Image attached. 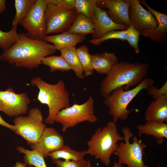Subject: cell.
Here are the masks:
<instances>
[{"mask_svg": "<svg viewBox=\"0 0 167 167\" xmlns=\"http://www.w3.org/2000/svg\"><path fill=\"white\" fill-rule=\"evenodd\" d=\"M123 140V137L118 132L116 123L109 121L103 128H98L87 141V154L108 166L111 156L119 146L118 142Z\"/></svg>", "mask_w": 167, "mask_h": 167, "instance_id": "obj_4", "label": "cell"}, {"mask_svg": "<svg viewBox=\"0 0 167 167\" xmlns=\"http://www.w3.org/2000/svg\"><path fill=\"white\" fill-rule=\"evenodd\" d=\"M27 165L25 163L17 161L13 167H26Z\"/></svg>", "mask_w": 167, "mask_h": 167, "instance_id": "obj_38", "label": "cell"}, {"mask_svg": "<svg viewBox=\"0 0 167 167\" xmlns=\"http://www.w3.org/2000/svg\"><path fill=\"white\" fill-rule=\"evenodd\" d=\"M146 6L156 19L158 25L155 29L140 32L144 36L149 37L151 41L157 43L165 44L167 41V15L160 12L152 8L144 0L140 1Z\"/></svg>", "mask_w": 167, "mask_h": 167, "instance_id": "obj_16", "label": "cell"}, {"mask_svg": "<svg viewBox=\"0 0 167 167\" xmlns=\"http://www.w3.org/2000/svg\"><path fill=\"white\" fill-rule=\"evenodd\" d=\"M94 103L93 98L91 96L82 104L74 103L59 111L55 117V122L62 125L63 132L84 122L94 123L97 118L94 114Z\"/></svg>", "mask_w": 167, "mask_h": 167, "instance_id": "obj_7", "label": "cell"}, {"mask_svg": "<svg viewBox=\"0 0 167 167\" xmlns=\"http://www.w3.org/2000/svg\"><path fill=\"white\" fill-rule=\"evenodd\" d=\"M30 102L26 93H17L11 87L4 91H0V111L9 117L26 114Z\"/></svg>", "mask_w": 167, "mask_h": 167, "instance_id": "obj_11", "label": "cell"}, {"mask_svg": "<svg viewBox=\"0 0 167 167\" xmlns=\"http://www.w3.org/2000/svg\"><path fill=\"white\" fill-rule=\"evenodd\" d=\"M64 144L62 136L53 127H46L37 141L30 144L32 150H36L47 158L48 154L62 147Z\"/></svg>", "mask_w": 167, "mask_h": 167, "instance_id": "obj_13", "label": "cell"}, {"mask_svg": "<svg viewBox=\"0 0 167 167\" xmlns=\"http://www.w3.org/2000/svg\"><path fill=\"white\" fill-rule=\"evenodd\" d=\"M36 0H15V13L13 19L12 28H17L18 24L26 17Z\"/></svg>", "mask_w": 167, "mask_h": 167, "instance_id": "obj_25", "label": "cell"}, {"mask_svg": "<svg viewBox=\"0 0 167 167\" xmlns=\"http://www.w3.org/2000/svg\"><path fill=\"white\" fill-rule=\"evenodd\" d=\"M148 64L118 62L100 83V92L105 98L114 89L123 87L125 91L139 84L148 74Z\"/></svg>", "mask_w": 167, "mask_h": 167, "instance_id": "obj_2", "label": "cell"}, {"mask_svg": "<svg viewBox=\"0 0 167 167\" xmlns=\"http://www.w3.org/2000/svg\"><path fill=\"white\" fill-rule=\"evenodd\" d=\"M154 84L151 78H145L134 88L127 91L123 87L114 89L108 96L104 98V103L109 108L108 114L111 116L112 121L116 123L119 119L124 121L131 113L137 111V109H127L130 102L142 90H147Z\"/></svg>", "mask_w": 167, "mask_h": 167, "instance_id": "obj_5", "label": "cell"}, {"mask_svg": "<svg viewBox=\"0 0 167 167\" xmlns=\"http://www.w3.org/2000/svg\"><path fill=\"white\" fill-rule=\"evenodd\" d=\"M122 131L124 135L125 142H119L114 153L118 157V162L126 164L128 167H148V165L144 164L143 160L146 144L136 135L133 138V142L131 143L130 140L133 135L129 127H123Z\"/></svg>", "mask_w": 167, "mask_h": 167, "instance_id": "obj_6", "label": "cell"}, {"mask_svg": "<svg viewBox=\"0 0 167 167\" xmlns=\"http://www.w3.org/2000/svg\"><path fill=\"white\" fill-rule=\"evenodd\" d=\"M86 39L85 35L71 33L67 32L51 36H45L43 40L52 43L57 50L75 46Z\"/></svg>", "mask_w": 167, "mask_h": 167, "instance_id": "obj_20", "label": "cell"}, {"mask_svg": "<svg viewBox=\"0 0 167 167\" xmlns=\"http://www.w3.org/2000/svg\"><path fill=\"white\" fill-rule=\"evenodd\" d=\"M89 161L84 159L79 161L58 159L52 161L57 167H87Z\"/></svg>", "mask_w": 167, "mask_h": 167, "instance_id": "obj_32", "label": "cell"}, {"mask_svg": "<svg viewBox=\"0 0 167 167\" xmlns=\"http://www.w3.org/2000/svg\"><path fill=\"white\" fill-rule=\"evenodd\" d=\"M77 54L82 66L84 77H88L92 75L94 72L91 62V54L88 48L82 45L77 48Z\"/></svg>", "mask_w": 167, "mask_h": 167, "instance_id": "obj_27", "label": "cell"}, {"mask_svg": "<svg viewBox=\"0 0 167 167\" xmlns=\"http://www.w3.org/2000/svg\"><path fill=\"white\" fill-rule=\"evenodd\" d=\"M56 50L53 44L44 40L30 38L26 34L20 33L17 42L3 51L0 59L17 67L32 70L41 64L42 59L54 54Z\"/></svg>", "mask_w": 167, "mask_h": 167, "instance_id": "obj_1", "label": "cell"}, {"mask_svg": "<svg viewBox=\"0 0 167 167\" xmlns=\"http://www.w3.org/2000/svg\"><path fill=\"white\" fill-rule=\"evenodd\" d=\"M45 0H36L26 17L19 24L27 31L26 36L35 40H43L46 36L45 12Z\"/></svg>", "mask_w": 167, "mask_h": 167, "instance_id": "obj_10", "label": "cell"}, {"mask_svg": "<svg viewBox=\"0 0 167 167\" xmlns=\"http://www.w3.org/2000/svg\"><path fill=\"white\" fill-rule=\"evenodd\" d=\"M122 164H119L118 162L115 161L113 167H122ZM87 167H91V162L90 161Z\"/></svg>", "mask_w": 167, "mask_h": 167, "instance_id": "obj_37", "label": "cell"}, {"mask_svg": "<svg viewBox=\"0 0 167 167\" xmlns=\"http://www.w3.org/2000/svg\"><path fill=\"white\" fill-rule=\"evenodd\" d=\"M127 30V34L126 40L130 46L134 48L135 53L138 54L140 50L138 45L140 33L132 24L129 27Z\"/></svg>", "mask_w": 167, "mask_h": 167, "instance_id": "obj_31", "label": "cell"}, {"mask_svg": "<svg viewBox=\"0 0 167 167\" xmlns=\"http://www.w3.org/2000/svg\"><path fill=\"white\" fill-rule=\"evenodd\" d=\"M147 91L148 94L151 95L154 100L164 95H167V81L160 88L152 85L148 88Z\"/></svg>", "mask_w": 167, "mask_h": 167, "instance_id": "obj_33", "label": "cell"}, {"mask_svg": "<svg viewBox=\"0 0 167 167\" xmlns=\"http://www.w3.org/2000/svg\"><path fill=\"white\" fill-rule=\"evenodd\" d=\"M52 3L58 4L67 9H75L76 0H48Z\"/></svg>", "mask_w": 167, "mask_h": 167, "instance_id": "obj_34", "label": "cell"}, {"mask_svg": "<svg viewBox=\"0 0 167 167\" xmlns=\"http://www.w3.org/2000/svg\"><path fill=\"white\" fill-rule=\"evenodd\" d=\"M127 34V29L124 30H113L108 32L99 39H92L89 42L92 44L99 45L104 41L109 39H117L122 41H125L126 40Z\"/></svg>", "mask_w": 167, "mask_h": 167, "instance_id": "obj_30", "label": "cell"}, {"mask_svg": "<svg viewBox=\"0 0 167 167\" xmlns=\"http://www.w3.org/2000/svg\"><path fill=\"white\" fill-rule=\"evenodd\" d=\"M137 128L140 138L142 134L152 136L159 145H162L165 139L167 138V124L165 122L147 121L144 125H138Z\"/></svg>", "mask_w": 167, "mask_h": 167, "instance_id": "obj_18", "label": "cell"}, {"mask_svg": "<svg viewBox=\"0 0 167 167\" xmlns=\"http://www.w3.org/2000/svg\"><path fill=\"white\" fill-rule=\"evenodd\" d=\"M87 154L86 150L77 151L72 149L68 145H64L59 149L49 153L48 156L51 158L52 161L60 159L79 161L84 159V156Z\"/></svg>", "mask_w": 167, "mask_h": 167, "instance_id": "obj_22", "label": "cell"}, {"mask_svg": "<svg viewBox=\"0 0 167 167\" xmlns=\"http://www.w3.org/2000/svg\"><path fill=\"white\" fill-rule=\"evenodd\" d=\"M94 25L93 40L99 39L108 32L113 30H126L128 26L114 23L109 17L106 10L97 6L91 21Z\"/></svg>", "mask_w": 167, "mask_h": 167, "instance_id": "obj_15", "label": "cell"}, {"mask_svg": "<svg viewBox=\"0 0 167 167\" xmlns=\"http://www.w3.org/2000/svg\"><path fill=\"white\" fill-rule=\"evenodd\" d=\"M45 1L46 36L51 33L58 34L67 32L76 17L78 12L76 10L63 8L48 0Z\"/></svg>", "mask_w": 167, "mask_h": 167, "instance_id": "obj_9", "label": "cell"}, {"mask_svg": "<svg viewBox=\"0 0 167 167\" xmlns=\"http://www.w3.org/2000/svg\"><path fill=\"white\" fill-rule=\"evenodd\" d=\"M146 121L167 122V95L154 100L148 106L145 113Z\"/></svg>", "mask_w": 167, "mask_h": 167, "instance_id": "obj_19", "label": "cell"}, {"mask_svg": "<svg viewBox=\"0 0 167 167\" xmlns=\"http://www.w3.org/2000/svg\"><path fill=\"white\" fill-rule=\"evenodd\" d=\"M30 83L39 89L37 97L38 101L48 107V114L44 120L45 122L53 124L58 112L71 106L70 94L64 81L60 80L56 84H51L38 76L32 78Z\"/></svg>", "mask_w": 167, "mask_h": 167, "instance_id": "obj_3", "label": "cell"}, {"mask_svg": "<svg viewBox=\"0 0 167 167\" xmlns=\"http://www.w3.org/2000/svg\"><path fill=\"white\" fill-rule=\"evenodd\" d=\"M0 125L2 126L10 129L14 132H15V128L14 125H11L4 121L0 115Z\"/></svg>", "mask_w": 167, "mask_h": 167, "instance_id": "obj_35", "label": "cell"}, {"mask_svg": "<svg viewBox=\"0 0 167 167\" xmlns=\"http://www.w3.org/2000/svg\"><path fill=\"white\" fill-rule=\"evenodd\" d=\"M17 28H12L7 32L2 31L0 28V48L5 51L11 47L17 41L19 34Z\"/></svg>", "mask_w": 167, "mask_h": 167, "instance_id": "obj_29", "label": "cell"}, {"mask_svg": "<svg viewBox=\"0 0 167 167\" xmlns=\"http://www.w3.org/2000/svg\"><path fill=\"white\" fill-rule=\"evenodd\" d=\"M71 33L85 35L94 32V25L92 22L81 14L78 13L68 30Z\"/></svg>", "mask_w": 167, "mask_h": 167, "instance_id": "obj_23", "label": "cell"}, {"mask_svg": "<svg viewBox=\"0 0 167 167\" xmlns=\"http://www.w3.org/2000/svg\"><path fill=\"white\" fill-rule=\"evenodd\" d=\"M131 0H98L97 3L101 4L108 9L106 13L116 24L130 26L131 22L129 10Z\"/></svg>", "mask_w": 167, "mask_h": 167, "instance_id": "obj_14", "label": "cell"}, {"mask_svg": "<svg viewBox=\"0 0 167 167\" xmlns=\"http://www.w3.org/2000/svg\"><path fill=\"white\" fill-rule=\"evenodd\" d=\"M6 1L0 0V13L4 12L6 9Z\"/></svg>", "mask_w": 167, "mask_h": 167, "instance_id": "obj_36", "label": "cell"}, {"mask_svg": "<svg viewBox=\"0 0 167 167\" xmlns=\"http://www.w3.org/2000/svg\"><path fill=\"white\" fill-rule=\"evenodd\" d=\"M20 153L24 154V163L29 167H47L43 154L34 150H30L22 146H18L16 148Z\"/></svg>", "mask_w": 167, "mask_h": 167, "instance_id": "obj_24", "label": "cell"}, {"mask_svg": "<svg viewBox=\"0 0 167 167\" xmlns=\"http://www.w3.org/2000/svg\"><path fill=\"white\" fill-rule=\"evenodd\" d=\"M98 0H76L75 8L78 13L85 16L91 21L97 7Z\"/></svg>", "mask_w": 167, "mask_h": 167, "instance_id": "obj_28", "label": "cell"}, {"mask_svg": "<svg viewBox=\"0 0 167 167\" xmlns=\"http://www.w3.org/2000/svg\"><path fill=\"white\" fill-rule=\"evenodd\" d=\"M129 16L131 24L139 33L154 29L158 25L154 15L141 5L139 0H131Z\"/></svg>", "mask_w": 167, "mask_h": 167, "instance_id": "obj_12", "label": "cell"}, {"mask_svg": "<svg viewBox=\"0 0 167 167\" xmlns=\"http://www.w3.org/2000/svg\"><path fill=\"white\" fill-rule=\"evenodd\" d=\"M156 167H162L160 165H158Z\"/></svg>", "mask_w": 167, "mask_h": 167, "instance_id": "obj_39", "label": "cell"}, {"mask_svg": "<svg viewBox=\"0 0 167 167\" xmlns=\"http://www.w3.org/2000/svg\"><path fill=\"white\" fill-rule=\"evenodd\" d=\"M41 110L38 107L30 109L26 116H19L13 120L14 132L25 139L29 144L36 142L46 127L43 122Z\"/></svg>", "mask_w": 167, "mask_h": 167, "instance_id": "obj_8", "label": "cell"}, {"mask_svg": "<svg viewBox=\"0 0 167 167\" xmlns=\"http://www.w3.org/2000/svg\"><path fill=\"white\" fill-rule=\"evenodd\" d=\"M41 64L49 66V71L51 72L56 71H68L71 70L70 66L61 55L46 57L42 60Z\"/></svg>", "mask_w": 167, "mask_h": 167, "instance_id": "obj_26", "label": "cell"}, {"mask_svg": "<svg viewBox=\"0 0 167 167\" xmlns=\"http://www.w3.org/2000/svg\"><path fill=\"white\" fill-rule=\"evenodd\" d=\"M60 50L61 55L70 66L71 70L74 71L76 76L81 79H84V77L83 69L77 55L75 46L67 47Z\"/></svg>", "mask_w": 167, "mask_h": 167, "instance_id": "obj_21", "label": "cell"}, {"mask_svg": "<svg viewBox=\"0 0 167 167\" xmlns=\"http://www.w3.org/2000/svg\"><path fill=\"white\" fill-rule=\"evenodd\" d=\"M93 70L100 74H107L118 62V57L113 52H105L91 54Z\"/></svg>", "mask_w": 167, "mask_h": 167, "instance_id": "obj_17", "label": "cell"}]
</instances>
